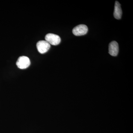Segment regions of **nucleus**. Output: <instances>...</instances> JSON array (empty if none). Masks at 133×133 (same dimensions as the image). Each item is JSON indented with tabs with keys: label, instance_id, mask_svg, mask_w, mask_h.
I'll return each instance as SVG.
<instances>
[{
	"label": "nucleus",
	"instance_id": "nucleus-1",
	"mask_svg": "<svg viewBox=\"0 0 133 133\" xmlns=\"http://www.w3.org/2000/svg\"><path fill=\"white\" fill-rule=\"evenodd\" d=\"M45 41L50 44L56 45L59 44L61 42V38L59 36L52 33H49L45 36Z\"/></svg>",
	"mask_w": 133,
	"mask_h": 133
},
{
	"label": "nucleus",
	"instance_id": "nucleus-2",
	"mask_svg": "<svg viewBox=\"0 0 133 133\" xmlns=\"http://www.w3.org/2000/svg\"><path fill=\"white\" fill-rule=\"evenodd\" d=\"M30 64L29 58L25 56L20 57L18 58L16 62L17 67L21 69H27Z\"/></svg>",
	"mask_w": 133,
	"mask_h": 133
},
{
	"label": "nucleus",
	"instance_id": "nucleus-3",
	"mask_svg": "<svg viewBox=\"0 0 133 133\" xmlns=\"http://www.w3.org/2000/svg\"><path fill=\"white\" fill-rule=\"evenodd\" d=\"M88 28L85 24H79L75 27L72 30V33L74 35L81 36L84 35L88 32Z\"/></svg>",
	"mask_w": 133,
	"mask_h": 133
},
{
	"label": "nucleus",
	"instance_id": "nucleus-4",
	"mask_svg": "<svg viewBox=\"0 0 133 133\" xmlns=\"http://www.w3.org/2000/svg\"><path fill=\"white\" fill-rule=\"evenodd\" d=\"M36 47L38 52L41 54H44L50 49V44L45 41H41L37 43Z\"/></svg>",
	"mask_w": 133,
	"mask_h": 133
},
{
	"label": "nucleus",
	"instance_id": "nucleus-5",
	"mask_svg": "<svg viewBox=\"0 0 133 133\" xmlns=\"http://www.w3.org/2000/svg\"><path fill=\"white\" fill-rule=\"evenodd\" d=\"M119 52V45L118 43L112 41L109 45V53L111 56H116Z\"/></svg>",
	"mask_w": 133,
	"mask_h": 133
},
{
	"label": "nucleus",
	"instance_id": "nucleus-6",
	"mask_svg": "<svg viewBox=\"0 0 133 133\" xmlns=\"http://www.w3.org/2000/svg\"><path fill=\"white\" fill-rule=\"evenodd\" d=\"M122 10L121 5L118 1H116L115 5L114 11V16L116 19H120L122 15Z\"/></svg>",
	"mask_w": 133,
	"mask_h": 133
}]
</instances>
